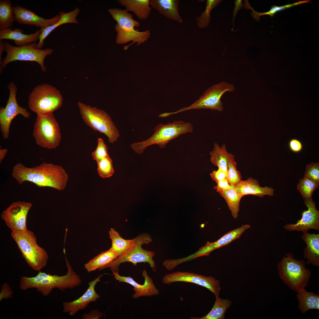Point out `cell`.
I'll use <instances>...</instances> for the list:
<instances>
[{"label": "cell", "instance_id": "obj_38", "mask_svg": "<svg viewBox=\"0 0 319 319\" xmlns=\"http://www.w3.org/2000/svg\"><path fill=\"white\" fill-rule=\"evenodd\" d=\"M227 178L230 184L234 186L241 180L242 176L237 170V163L234 158L231 159L228 162Z\"/></svg>", "mask_w": 319, "mask_h": 319}, {"label": "cell", "instance_id": "obj_41", "mask_svg": "<svg viewBox=\"0 0 319 319\" xmlns=\"http://www.w3.org/2000/svg\"><path fill=\"white\" fill-rule=\"evenodd\" d=\"M13 291L9 285L5 282L1 286L0 293V301L3 299H7L12 297Z\"/></svg>", "mask_w": 319, "mask_h": 319}, {"label": "cell", "instance_id": "obj_8", "mask_svg": "<svg viewBox=\"0 0 319 319\" xmlns=\"http://www.w3.org/2000/svg\"><path fill=\"white\" fill-rule=\"evenodd\" d=\"M77 105L82 117L87 126L105 135L110 143H113L117 140L120 136L119 132L110 117L106 112L80 101Z\"/></svg>", "mask_w": 319, "mask_h": 319}, {"label": "cell", "instance_id": "obj_14", "mask_svg": "<svg viewBox=\"0 0 319 319\" xmlns=\"http://www.w3.org/2000/svg\"><path fill=\"white\" fill-rule=\"evenodd\" d=\"M162 281L167 285L176 282L194 284L207 288L215 296L219 295L221 289L219 281L214 277L188 271H176L167 274L163 277Z\"/></svg>", "mask_w": 319, "mask_h": 319}, {"label": "cell", "instance_id": "obj_19", "mask_svg": "<svg viewBox=\"0 0 319 319\" xmlns=\"http://www.w3.org/2000/svg\"><path fill=\"white\" fill-rule=\"evenodd\" d=\"M250 227L249 224L243 225L240 227L229 232L214 242H207L205 245L201 248L198 251L190 255V258L193 260L200 257L209 256L214 250L239 239L246 230Z\"/></svg>", "mask_w": 319, "mask_h": 319}, {"label": "cell", "instance_id": "obj_23", "mask_svg": "<svg viewBox=\"0 0 319 319\" xmlns=\"http://www.w3.org/2000/svg\"><path fill=\"white\" fill-rule=\"evenodd\" d=\"M302 239L306 246L304 251V257L307 261L306 264L319 266V234L303 232Z\"/></svg>", "mask_w": 319, "mask_h": 319}, {"label": "cell", "instance_id": "obj_18", "mask_svg": "<svg viewBox=\"0 0 319 319\" xmlns=\"http://www.w3.org/2000/svg\"><path fill=\"white\" fill-rule=\"evenodd\" d=\"M103 275H100L89 282L88 289L79 298L69 302H64L63 312L68 313L70 316H73L79 310L86 308L90 302L97 301L100 296L95 291V288L97 283L100 281V278Z\"/></svg>", "mask_w": 319, "mask_h": 319}, {"label": "cell", "instance_id": "obj_24", "mask_svg": "<svg viewBox=\"0 0 319 319\" xmlns=\"http://www.w3.org/2000/svg\"><path fill=\"white\" fill-rule=\"evenodd\" d=\"M179 2L178 0H151L150 5L167 18L182 23L183 19L179 12Z\"/></svg>", "mask_w": 319, "mask_h": 319}, {"label": "cell", "instance_id": "obj_31", "mask_svg": "<svg viewBox=\"0 0 319 319\" xmlns=\"http://www.w3.org/2000/svg\"><path fill=\"white\" fill-rule=\"evenodd\" d=\"M225 200L232 215L234 219L238 217L240 210V200L242 198L234 187L218 192Z\"/></svg>", "mask_w": 319, "mask_h": 319}, {"label": "cell", "instance_id": "obj_27", "mask_svg": "<svg viewBox=\"0 0 319 319\" xmlns=\"http://www.w3.org/2000/svg\"><path fill=\"white\" fill-rule=\"evenodd\" d=\"M210 161L214 166L224 171L226 174L227 171L228 163L234 156L227 151L225 144L220 146L215 143L213 150L210 153Z\"/></svg>", "mask_w": 319, "mask_h": 319}, {"label": "cell", "instance_id": "obj_44", "mask_svg": "<svg viewBox=\"0 0 319 319\" xmlns=\"http://www.w3.org/2000/svg\"><path fill=\"white\" fill-rule=\"evenodd\" d=\"M217 185L214 187L217 191L224 190L234 187V186L231 185L229 183L227 178L219 181L216 183Z\"/></svg>", "mask_w": 319, "mask_h": 319}, {"label": "cell", "instance_id": "obj_3", "mask_svg": "<svg viewBox=\"0 0 319 319\" xmlns=\"http://www.w3.org/2000/svg\"><path fill=\"white\" fill-rule=\"evenodd\" d=\"M286 256L278 263V274L285 284L297 292L307 286L311 272L306 268L303 260L295 259L292 253H288Z\"/></svg>", "mask_w": 319, "mask_h": 319}, {"label": "cell", "instance_id": "obj_40", "mask_svg": "<svg viewBox=\"0 0 319 319\" xmlns=\"http://www.w3.org/2000/svg\"><path fill=\"white\" fill-rule=\"evenodd\" d=\"M304 175L319 184V163L312 162L306 165Z\"/></svg>", "mask_w": 319, "mask_h": 319}, {"label": "cell", "instance_id": "obj_17", "mask_svg": "<svg viewBox=\"0 0 319 319\" xmlns=\"http://www.w3.org/2000/svg\"><path fill=\"white\" fill-rule=\"evenodd\" d=\"M112 272L115 279L119 282H125L133 287V290L134 293L133 294L132 297L134 299L143 296L152 297L159 294V290L145 269H144L142 273V276L144 278V283L143 284H138L130 277L121 276L118 273L115 271Z\"/></svg>", "mask_w": 319, "mask_h": 319}, {"label": "cell", "instance_id": "obj_9", "mask_svg": "<svg viewBox=\"0 0 319 319\" xmlns=\"http://www.w3.org/2000/svg\"><path fill=\"white\" fill-rule=\"evenodd\" d=\"M33 136L36 144L42 148L51 149L59 146L61 134L53 113L37 114Z\"/></svg>", "mask_w": 319, "mask_h": 319}, {"label": "cell", "instance_id": "obj_42", "mask_svg": "<svg viewBox=\"0 0 319 319\" xmlns=\"http://www.w3.org/2000/svg\"><path fill=\"white\" fill-rule=\"evenodd\" d=\"M288 147L290 150L294 153H299L301 152L303 148L302 143L296 139H290L288 142Z\"/></svg>", "mask_w": 319, "mask_h": 319}, {"label": "cell", "instance_id": "obj_22", "mask_svg": "<svg viewBox=\"0 0 319 319\" xmlns=\"http://www.w3.org/2000/svg\"><path fill=\"white\" fill-rule=\"evenodd\" d=\"M41 33L40 29L33 33L24 34L22 29L16 28L12 30L10 28L0 30V40H13L18 46H22L35 42L39 39Z\"/></svg>", "mask_w": 319, "mask_h": 319}, {"label": "cell", "instance_id": "obj_39", "mask_svg": "<svg viewBox=\"0 0 319 319\" xmlns=\"http://www.w3.org/2000/svg\"><path fill=\"white\" fill-rule=\"evenodd\" d=\"M108 150V147L102 139L98 138L96 148L92 153V157L97 163L109 156Z\"/></svg>", "mask_w": 319, "mask_h": 319}, {"label": "cell", "instance_id": "obj_37", "mask_svg": "<svg viewBox=\"0 0 319 319\" xmlns=\"http://www.w3.org/2000/svg\"><path fill=\"white\" fill-rule=\"evenodd\" d=\"M97 170L99 175L105 178L112 176L114 172L113 161L109 156L97 162Z\"/></svg>", "mask_w": 319, "mask_h": 319}, {"label": "cell", "instance_id": "obj_7", "mask_svg": "<svg viewBox=\"0 0 319 319\" xmlns=\"http://www.w3.org/2000/svg\"><path fill=\"white\" fill-rule=\"evenodd\" d=\"M63 98L60 91L55 87L47 84L38 85L30 94L28 107L36 114L53 112L62 105Z\"/></svg>", "mask_w": 319, "mask_h": 319}, {"label": "cell", "instance_id": "obj_36", "mask_svg": "<svg viewBox=\"0 0 319 319\" xmlns=\"http://www.w3.org/2000/svg\"><path fill=\"white\" fill-rule=\"evenodd\" d=\"M319 185V183L312 181L304 175L303 178L300 180L297 188L304 199H308L311 198L313 193Z\"/></svg>", "mask_w": 319, "mask_h": 319}, {"label": "cell", "instance_id": "obj_26", "mask_svg": "<svg viewBox=\"0 0 319 319\" xmlns=\"http://www.w3.org/2000/svg\"><path fill=\"white\" fill-rule=\"evenodd\" d=\"M149 0H118V1L124 6L128 12H133L141 20H145L151 11Z\"/></svg>", "mask_w": 319, "mask_h": 319}, {"label": "cell", "instance_id": "obj_6", "mask_svg": "<svg viewBox=\"0 0 319 319\" xmlns=\"http://www.w3.org/2000/svg\"><path fill=\"white\" fill-rule=\"evenodd\" d=\"M152 240L151 236L147 233L139 235L132 239L130 246L124 253L104 267L101 270L109 268L112 272L118 273L119 266L122 263L129 262L136 266L138 263L147 262L149 264L152 271L156 272V266L153 259L155 253L144 250L142 247L143 245L148 244Z\"/></svg>", "mask_w": 319, "mask_h": 319}, {"label": "cell", "instance_id": "obj_30", "mask_svg": "<svg viewBox=\"0 0 319 319\" xmlns=\"http://www.w3.org/2000/svg\"><path fill=\"white\" fill-rule=\"evenodd\" d=\"M216 297L214 305L210 311L201 317H193L191 319H224L227 309L231 305L232 302L227 299L221 298L219 295Z\"/></svg>", "mask_w": 319, "mask_h": 319}, {"label": "cell", "instance_id": "obj_11", "mask_svg": "<svg viewBox=\"0 0 319 319\" xmlns=\"http://www.w3.org/2000/svg\"><path fill=\"white\" fill-rule=\"evenodd\" d=\"M234 86L227 82H223L214 84L208 89L196 101L188 107L182 108L175 112L165 113L164 117L193 109H209L219 112L223 110V103L221 98L223 95L227 92L234 91Z\"/></svg>", "mask_w": 319, "mask_h": 319}, {"label": "cell", "instance_id": "obj_5", "mask_svg": "<svg viewBox=\"0 0 319 319\" xmlns=\"http://www.w3.org/2000/svg\"><path fill=\"white\" fill-rule=\"evenodd\" d=\"M193 127L190 122L183 121H174L164 124L160 123L154 129V133L144 141L132 144L131 147L134 152L141 154L147 147L156 144L163 148L169 141L180 135L192 132Z\"/></svg>", "mask_w": 319, "mask_h": 319}, {"label": "cell", "instance_id": "obj_43", "mask_svg": "<svg viewBox=\"0 0 319 319\" xmlns=\"http://www.w3.org/2000/svg\"><path fill=\"white\" fill-rule=\"evenodd\" d=\"M211 178L216 183L224 180L227 178V174L222 169L219 168L217 170L213 171L210 174Z\"/></svg>", "mask_w": 319, "mask_h": 319}, {"label": "cell", "instance_id": "obj_13", "mask_svg": "<svg viewBox=\"0 0 319 319\" xmlns=\"http://www.w3.org/2000/svg\"><path fill=\"white\" fill-rule=\"evenodd\" d=\"M65 259L68 269L66 274L59 276L48 273L46 278L42 281L35 288L37 291L43 296H48L55 288L63 291L73 288L81 284L80 276L74 271L66 255Z\"/></svg>", "mask_w": 319, "mask_h": 319}, {"label": "cell", "instance_id": "obj_33", "mask_svg": "<svg viewBox=\"0 0 319 319\" xmlns=\"http://www.w3.org/2000/svg\"><path fill=\"white\" fill-rule=\"evenodd\" d=\"M110 237L111 240L110 248L115 253L118 257L124 253L129 248L132 239L126 240L122 238L114 228L109 231Z\"/></svg>", "mask_w": 319, "mask_h": 319}, {"label": "cell", "instance_id": "obj_32", "mask_svg": "<svg viewBox=\"0 0 319 319\" xmlns=\"http://www.w3.org/2000/svg\"><path fill=\"white\" fill-rule=\"evenodd\" d=\"M16 21L11 1L0 0V30L10 28Z\"/></svg>", "mask_w": 319, "mask_h": 319}, {"label": "cell", "instance_id": "obj_12", "mask_svg": "<svg viewBox=\"0 0 319 319\" xmlns=\"http://www.w3.org/2000/svg\"><path fill=\"white\" fill-rule=\"evenodd\" d=\"M8 87L9 95L6 105L5 107H1L0 108V129L2 137L5 139L9 136L11 123L17 116L20 114L27 119L30 118L31 116L27 109L20 106L17 102V89L14 83L10 82Z\"/></svg>", "mask_w": 319, "mask_h": 319}, {"label": "cell", "instance_id": "obj_15", "mask_svg": "<svg viewBox=\"0 0 319 319\" xmlns=\"http://www.w3.org/2000/svg\"><path fill=\"white\" fill-rule=\"evenodd\" d=\"M32 205L30 202H14L3 211L1 218L12 231L26 230L27 217Z\"/></svg>", "mask_w": 319, "mask_h": 319}, {"label": "cell", "instance_id": "obj_16", "mask_svg": "<svg viewBox=\"0 0 319 319\" xmlns=\"http://www.w3.org/2000/svg\"><path fill=\"white\" fill-rule=\"evenodd\" d=\"M304 201L307 210L302 212V218L295 224L285 225L284 228L287 230L303 232H308L311 229L319 230V211L316 209L315 203L311 198L304 199Z\"/></svg>", "mask_w": 319, "mask_h": 319}, {"label": "cell", "instance_id": "obj_35", "mask_svg": "<svg viewBox=\"0 0 319 319\" xmlns=\"http://www.w3.org/2000/svg\"><path fill=\"white\" fill-rule=\"evenodd\" d=\"M309 2L308 0H306L302 1H299L293 4H287L284 6H273L268 11L265 12H259L255 11L253 9L250 5L248 0L244 1V8L248 9H250L252 10V12L251 13L252 16L255 20L257 21L259 20V17L260 16L268 15L271 17L277 12L287 8H289L294 6L299 5Z\"/></svg>", "mask_w": 319, "mask_h": 319}, {"label": "cell", "instance_id": "obj_21", "mask_svg": "<svg viewBox=\"0 0 319 319\" xmlns=\"http://www.w3.org/2000/svg\"><path fill=\"white\" fill-rule=\"evenodd\" d=\"M234 186L237 193L242 198L248 195L260 197H263L266 195L270 196L274 195V188L267 186L261 187L257 180L250 177L245 180H241Z\"/></svg>", "mask_w": 319, "mask_h": 319}, {"label": "cell", "instance_id": "obj_4", "mask_svg": "<svg viewBox=\"0 0 319 319\" xmlns=\"http://www.w3.org/2000/svg\"><path fill=\"white\" fill-rule=\"evenodd\" d=\"M11 235L31 268L39 271L46 266L48 259L47 252L38 245L36 237L32 231L27 229L13 231Z\"/></svg>", "mask_w": 319, "mask_h": 319}, {"label": "cell", "instance_id": "obj_46", "mask_svg": "<svg viewBox=\"0 0 319 319\" xmlns=\"http://www.w3.org/2000/svg\"><path fill=\"white\" fill-rule=\"evenodd\" d=\"M8 152V150L6 148L1 149V147L0 148V163H1L3 160L6 156Z\"/></svg>", "mask_w": 319, "mask_h": 319}, {"label": "cell", "instance_id": "obj_25", "mask_svg": "<svg viewBox=\"0 0 319 319\" xmlns=\"http://www.w3.org/2000/svg\"><path fill=\"white\" fill-rule=\"evenodd\" d=\"M80 11L79 8H76L69 12H61L59 14L61 17L58 21L52 25L44 28H40L41 33L39 38V41L37 44V48L41 49L44 45L45 39L53 30L59 26L67 23H78V22L76 17Z\"/></svg>", "mask_w": 319, "mask_h": 319}, {"label": "cell", "instance_id": "obj_28", "mask_svg": "<svg viewBox=\"0 0 319 319\" xmlns=\"http://www.w3.org/2000/svg\"><path fill=\"white\" fill-rule=\"evenodd\" d=\"M297 294L298 309L303 314L310 310H319V295L305 289L299 290Z\"/></svg>", "mask_w": 319, "mask_h": 319}, {"label": "cell", "instance_id": "obj_47", "mask_svg": "<svg viewBox=\"0 0 319 319\" xmlns=\"http://www.w3.org/2000/svg\"><path fill=\"white\" fill-rule=\"evenodd\" d=\"M5 51L4 43L3 40H0V65L2 62L1 56L3 53Z\"/></svg>", "mask_w": 319, "mask_h": 319}, {"label": "cell", "instance_id": "obj_10", "mask_svg": "<svg viewBox=\"0 0 319 319\" xmlns=\"http://www.w3.org/2000/svg\"><path fill=\"white\" fill-rule=\"evenodd\" d=\"M37 44L34 42L22 46H15L5 42L4 48L6 54L0 65L1 73L2 69L8 64L16 61L36 62L40 66L42 71L45 72L46 68L44 64L45 58L47 56L51 54L53 50L51 48L38 49Z\"/></svg>", "mask_w": 319, "mask_h": 319}, {"label": "cell", "instance_id": "obj_45", "mask_svg": "<svg viewBox=\"0 0 319 319\" xmlns=\"http://www.w3.org/2000/svg\"><path fill=\"white\" fill-rule=\"evenodd\" d=\"M242 1L241 0H236L235 1V7L234 8L233 12V28L234 27V19L235 16H236L238 11L241 9V8L244 6V4H243L242 3Z\"/></svg>", "mask_w": 319, "mask_h": 319}, {"label": "cell", "instance_id": "obj_29", "mask_svg": "<svg viewBox=\"0 0 319 319\" xmlns=\"http://www.w3.org/2000/svg\"><path fill=\"white\" fill-rule=\"evenodd\" d=\"M118 256L110 248L109 250L103 252L95 257L84 265V268L88 272L99 271L105 266L109 264Z\"/></svg>", "mask_w": 319, "mask_h": 319}, {"label": "cell", "instance_id": "obj_20", "mask_svg": "<svg viewBox=\"0 0 319 319\" xmlns=\"http://www.w3.org/2000/svg\"><path fill=\"white\" fill-rule=\"evenodd\" d=\"M15 20L20 24L34 25L43 29L52 25L58 21L60 15L47 19L38 16L32 11L22 6L17 5L12 7Z\"/></svg>", "mask_w": 319, "mask_h": 319}, {"label": "cell", "instance_id": "obj_34", "mask_svg": "<svg viewBox=\"0 0 319 319\" xmlns=\"http://www.w3.org/2000/svg\"><path fill=\"white\" fill-rule=\"evenodd\" d=\"M220 0H207L205 10L203 11L199 17H196L198 27L201 28L207 27L210 21V12L222 1Z\"/></svg>", "mask_w": 319, "mask_h": 319}, {"label": "cell", "instance_id": "obj_1", "mask_svg": "<svg viewBox=\"0 0 319 319\" xmlns=\"http://www.w3.org/2000/svg\"><path fill=\"white\" fill-rule=\"evenodd\" d=\"M12 176L19 185L29 181L39 187H49L59 191L65 188L68 180L62 167L44 162L31 167L18 163L13 168Z\"/></svg>", "mask_w": 319, "mask_h": 319}, {"label": "cell", "instance_id": "obj_2", "mask_svg": "<svg viewBox=\"0 0 319 319\" xmlns=\"http://www.w3.org/2000/svg\"><path fill=\"white\" fill-rule=\"evenodd\" d=\"M108 12L116 21L115 26L117 35L115 42L117 44H131L124 47L127 50L133 44L139 46L144 43L150 37L151 32L149 30L140 32L135 28L140 25L139 22L133 18V15L126 9L117 8H110Z\"/></svg>", "mask_w": 319, "mask_h": 319}]
</instances>
